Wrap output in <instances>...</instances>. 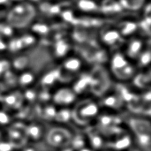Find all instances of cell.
Here are the masks:
<instances>
[{
    "label": "cell",
    "instance_id": "2e32d148",
    "mask_svg": "<svg viewBox=\"0 0 151 151\" xmlns=\"http://www.w3.org/2000/svg\"><path fill=\"white\" fill-rule=\"evenodd\" d=\"M12 144L11 142H0V151H12Z\"/></svg>",
    "mask_w": 151,
    "mask_h": 151
},
{
    "label": "cell",
    "instance_id": "ba28073f",
    "mask_svg": "<svg viewBox=\"0 0 151 151\" xmlns=\"http://www.w3.org/2000/svg\"><path fill=\"white\" fill-rule=\"evenodd\" d=\"M27 133L32 139H37V138L39 139V137L42 134V130H41L40 127L36 126V125H33L28 127Z\"/></svg>",
    "mask_w": 151,
    "mask_h": 151
},
{
    "label": "cell",
    "instance_id": "9c48e42d",
    "mask_svg": "<svg viewBox=\"0 0 151 151\" xmlns=\"http://www.w3.org/2000/svg\"><path fill=\"white\" fill-rule=\"evenodd\" d=\"M91 82V79L90 77H83L81 79H80V81L76 83L75 87H74V91L76 92H80V91H82L87 86L88 84Z\"/></svg>",
    "mask_w": 151,
    "mask_h": 151
},
{
    "label": "cell",
    "instance_id": "277c9868",
    "mask_svg": "<svg viewBox=\"0 0 151 151\" xmlns=\"http://www.w3.org/2000/svg\"><path fill=\"white\" fill-rule=\"evenodd\" d=\"M142 49V42L140 40H134L128 46V54L131 57H138Z\"/></svg>",
    "mask_w": 151,
    "mask_h": 151
},
{
    "label": "cell",
    "instance_id": "4fadbf2b",
    "mask_svg": "<svg viewBox=\"0 0 151 151\" xmlns=\"http://www.w3.org/2000/svg\"><path fill=\"white\" fill-rule=\"evenodd\" d=\"M34 76L29 73H26L24 74H22L19 78V81L22 85H28L33 81Z\"/></svg>",
    "mask_w": 151,
    "mask_h": 151
},
{
    "label": "cell",
    "instance_id": "8992f818",
    "mask_svg": "<svg viewBox=\"0 0 151 151\" xmlns=\"http://www.w3.org/2000/svg\"><path fill=\"white\" fill-rule=\"evenodd\" d=\"M80 67H81V63H80V60L77 59V58H72L67 59V60L65 62V70H67V71L74 72V71L79 70Z\"/></svg>",
    "mask_w": 151,
    "mask_h": 151
},
{
    "label": "cell",
    "instance_id": "ac0fdd59",
    "mask_svg": "<svg viewBox=\"0 0 151 151\" xmlns=\"http://www.w3.org/2000/svg\"><path fill=\"white\" fill-rule=\"evenodd\" d=\"M141 58H142V63L143 65L149 64L150 58V52H147V53H145V54H142V55L141 56Z\"/></svg>",
    "mask_w": 151,
    "mask_h": 151
},
{
    "label": "cell",
    "instance_id": "e0dca14e",
    "mask_svg": "<svg viewBox=\"0 0 151 151\" xmlns=\"http://www.w3.org/2000/svg\"><path fill=\"white\" fill-rule=\"evenodd\" d=\"M9 67V63H7L6 61H0V75L2 73H4L7 69Z\"/></svg>",
    "mask_w": 151,
    "mask_h": 151
},
{
    "label": "cell",
    "instance_id": "5b68a950",
    "mask_svg": "<svg viewBox=\"0 0 151 151\" xmlns=\"http://www.w3.org/2000/svg\"><path fill=\"white\" fill-rule=\"evenodd\" d=\"M127 65V61L125 59V58L122 55L117 54L116 56H114L112 59V67L114 68L115 71H119Z\"/></svg>",
    "mask_w": 151,
    "mask_h": 151
},
{
    "label": "cell",
    "instance_id": "3957f363",
    "mask_svg": "<svg viewBox=\"0 0 151 151\" xmlns=\"http://www.w3.org/2000/svg\"><path fill=\"white\" fill-rule=\"evenodd\" d=\"M98 111V108L96 104H86L81 109L80 108L79 114H81V118H92L96 116Z\"/></svg>",
    "mask_w": 151,
    "mask_h": 151
},
{
    "label": "cell",
    "instance_id": "7c38bea8",
    "mask_svg": "<svg viewBox=\"0 0 151 151\" xmlns=\"http://www.w3.org/2000/svg\"><path fill=\"white\" fill-rule=\"evenodd\" d=\"M58 75L59 74L57 72H51V73H50L49 74H47L43 78V80H42L43 84H52L56 81V79L58 77Z\"/></svg>",
    "mask_w": 151,
    "mask_h": 151
},
{
    "label": "cell",
    "instance_id": "7a4b0ae2",
    "mask_svg": "<svg viewBox=\"0 0 151 151\" xmlns=\"http://www.w3.org/2000/svg\"><path fill=\"white\" fill-rule=\"evenodd\" d=\"M73 99H74V94L68 89H61L54 96L55 102L61 105L69 104L73 103Z\"/></svg>",
    "mask_w": 151,
    "mask_h": 151
},
{
    "label": "cell",
    "instance_id": "d6986e66",
    "mask_svg": "<svg viewBox=\"0 0 151 151\" xmlns=\"http://www.w3.org/2000/svg\"><path fill=\"white\" fill-rule=\"evenodd\" d=\"M8 121H9V119H8L7 115L4 112L0 111V124L4 125V124L8 123Z\"/></svg>",
    "mask_w": 151,
    "mask_h": 151
},
{
    "label": "cell",
    "instance_id": "9a60e30c",
    "mask_svg": "<svg viewBox=\"0 0 151 151\" xmlns=\"http://www.w3.org/2000/svg\"><path fill=\"white\" fill-rule=\"evenodd\" d=\"M66 50H67V46L64 42H58V46L56 48L57 53L59 54L58 56H62L63 54H65V51H66Z\"/></svg>",
    "mask_w": 151,
    "mask_h": 151
},
{
    "label": "cell",
    "instance_id": "7402d4cb",
    "mask_svg": "<svg viewBox=\"0 0 151 151\" xmlns=\"http://www.w3.org/2000/svg\"><path fill=\"white\" fill-rule=\"evenodd\" d=\"M81 151H91V150H88V149H82Z\"/></svg>",
    "mask_w": 151,
    "mask_h": 151
},
{
    "label": "cell",
    "instance_id": "52a82bcc",
    "mask_svg": "<svg viewBox=\"0 0 151 151\" xmlns=\"http://www.w3.org/2000/svg\"><path fill=\"white\" fill-rule=\"evenodd\" d=\"M119 37V34L117 31H115V30H110V31H107L104 34V40L105 42H107L109 44H111V43L116 42Z\"/></svg>",
    "mask_w": 151,
    "mask_h": 151
},
{
    "label": "cell",
    "instance_id": "5bb4252c",
    "mask_svg": "<svg viewBox=\"0 0 151 151\" xmlns=\"http://www.w3.org/2000/svg\"><path fill=\"white\" fill-rule=\"evenodd\" d=\"M135 28H136V27H135V25L134 24H133V23H128V24H127L126 25V27L122 29V35H129V34H131L132 32H134V30H135Z\"/></svg>",
    "mask_w": 151,
    "mask_h": 151
},
{
    "label": "cell",
    "instance_id": "8fae6325",
    "mask_svg": "<svg viewBox=\"0 0 151 151\" xmlns=\"http://www.w3.org/2000/svg\"><path fill=\"white\" fill-rule=\"evenodd\" d=\"M131 143L130 138L129 137H125L123 139L119 140L116 143H115V148L118 150H124L126 148H127Z\"/></svg>",
    "mask_w": 151,
    "mask_h": 151
},
{
    "label": "cell",
    "instance_id": "30bf717a",
    "mask_svg": "<svg viewBox=\"0 0 151 151\" xmlns=\"http://www.w3.org/2000/svg\"><path fill=\"white\" fill-rule=\"evenodd\" d=\"M79 6L81 10L84 11H92L96 8V4L90 0H81L79 3Z\"/></svg>",
    "mask_w": 151,
    "mask_h": 151
},
{
    "label": "cell",
    "instance_id": "ffe728a7",
    "mask_svg": "<svg viewBox=\"0 0 151 151\" xmlns=\"http://www.w3.org/2000/svg\"><path fill=\"white\" fill-rule=\"evenodd\" d=\"M5 48L4 44L3 43V42H0V50H4Z\"/></svg>",
    "mask_w": 151,
    "mask_h": 151
},
{
    "label": "cell",
    "instance_id": "44dd1931",
    "mask_svg": "<svg viewBox=\"0 0 151 151\" xmlns=\"http://www.w3.org/2000/svg\"><path fill=\"white\" fill-rule=\"evenodd\" d=\"M24 151H35L33 149H31V148H28V149H26V150H24Z\"/></svg>",
    "mask_w": 151,
    "mask_h": 151
},
{
    "label": "cell",
    "instance_id": "6da1fadb",
    "mask_svg": "<svg viewBox=\"0 0 151 151\" xmlns=\"http://www.w3.org/2000/svg\"><path fill=\"white\" fill-rule=\"evenodd\" d=\"M71 140L70 134L65 129H52L48 134V142L54 147H60L67 144Z\"/></svg>",
    "mask_w": 151,
    "mask_h": 151
}]
</instances>
